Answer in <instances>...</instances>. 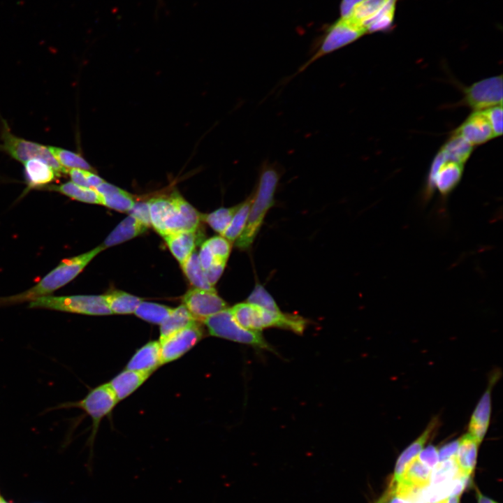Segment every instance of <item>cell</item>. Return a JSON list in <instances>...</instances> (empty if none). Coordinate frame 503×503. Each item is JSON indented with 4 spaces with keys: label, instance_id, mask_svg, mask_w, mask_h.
<instances>
[{
    "label": "cell",
    "instance_id": "cell-1",
    "mask_svg": "<svg viewBox=\"0 0 503 503\" xmlns=\"http://www.w3.org/2000/svg\"><path fill=\"white\" fill-rule=\"evenodd\" d=\"M151 226L162 237L182 231H196L201 214L177 193L148 201Z\"/></svg>",
    "mask_w": 503,
    "mask_h": 503
},
{
    "label": "cell",
    "instance_id": "cell-2",
    "mask_svg": "<svg viewBox=\"0 0 503 503\" xmlns=\"http://www.w3.org/2000/svg\"><path fill=\"white\" fill-rule=\"evenodd\" d=\"M281 177L279 168L273 163H265L261 168L256 194L250 207L245 227L235 240V246L248 249L258 234L268 210L274 204L275 194Z\"/></svg>",
    "mask_w": 503,
    "mask_h": 503
},
{
    "label": "cell",
    "instance_id": "cell-3",
    "mask_svg": "<svg viewBox=\"0 0 503 503\" xmlns=\"http://www.w3.org/2000/svg\"><path fill=\"white\" fill-rule=\"evenodd\" d=\"M103 249L100 245L85 254L64 260L34 286L20 294L0 298V304L31 301L48 296L73 280Z\"/></svg>",
    "mask_w": 503,
    "mask_h": 503
},
{
    "label": "cell",
    "instance_id": "cell-4",
    "mask_svg": "<svg viewBox=\"0 0 503 503\" xmlns=\"http://www.w3.org/2000/svg\"><path fill=\"white\" fill-rule=\"evenodd\" d=\"M230 309L236 321L251 330L276 327L301 334L307 324L305 319L297 314L272 312L247 302L236 304Z\"/></svg>",
    "mask_w": 503,
    "mask_h": 503
},
{
    "label": "cell",
    "instance_id": "cell-5",
    "mask_svg": "<svg viewBox=\"0 0 503 503\" xmlns=\"http://www.w3.org/2000/svg\"><path fill=\"white\" fill-rule=\"evenodd\" d=\"M203 323L212 336L251 345L258 349L274 351L261 331L251 330L240 326L229 308L209 316Z\"/></svg>",
    "mask_w": 503,
    "mask_h": 503
},
{
    "label": "cell",
    "instance_id": "cell-6",
    "mask_svg": "<svg viewBox=\"0 0 503 503\" xmlns=\"http://www.w3.org/2000/svg\"><path fill=\"white\" fill-rule=\"evenodd\" d=\"M1 139L2 143L0 144V151L5 152L13 159L22 163L32 159H38L48 164L59 175L60 173H66L67 169L64 168L57 162L49 150L48 146L15 136L3 119H2Z\"/></svg>",
    "mask_w": 503,
    "mask_h": 503
},
{
    "label": "cell",
    "instance_id": "cell-7",
    "mask_svg": "<svg viewBox=\"0 0 503 503\" xmlns=\"http://www.w3.org/2000/svg\"><path fill=\"white\" fill-rule=\"evenodd\" d=\"M29 307L87 315L112 314L107 305L104 296H45L30 301Z\"/></svg>",
    "mask_w": 503,
    "mask_h": 503
},
{
    "label": "cell",
    "instance_id": "cell-8",
    "mask_svg": "<svg viewBox=\"0 0 503 503\" xmlns=\"http://www.w3.org/2000/svg\"><path fill=\"white\" fill-rule=\"evenodd\" d=\"M365 34L367 33L363 27L349 19L340 18L327 29L319 48L300 67L298 73L321 57L354 42Z\"/></svg>",
    "mask_w": 503,
    "mask_h": 503
},
{
    "label": "cell",
    "instance_id": "cell-9",
    "mask_svg": "<svg viewBox=\"0 0 503 503\" xmlns=\"http://www.w3.org/2000/svg\"><path fill=\"white\" fill-rule=\"evenodd\" d=\"M117 402L118 400L108 384H105L91 390L83 399L77 402L61 404L57 408H79L90 416L92 420L90 437L92 443L101 419L111 412Z\"/></svg>",
    "mask_w": 503,
    "mask_h": 503
},
{
    "label": "cell",
    "instance_id": "cell-10",
    "mask_svg": "<svg viewBox=\"0 0 503 503\" xmlns=\"http://www.w3.org/2000/svg\"><path fill=\"white\" fill-rule=\"evenodd\" d=\"M462 102L474 111L502 105V75L485 78L465 88Z\"/></svg>",
    "mask_w": 503,
    "mask_h": 503
},
{
    "label": "cell",
    "instance_id": "cell-11",
    "mask_svg": "<svg viewBox=\"0 0 503 503\" xmlns=\"http://www.w3.org/2000/svg\"><path fill=\"white\" fill-rule=\"evenodd\" d=\"M203 337L197 322L160 340L161 364L173 361L191 349Z\"/></svg>",
    "mask_w": 503,
    "mask_h": 503
},
{
    "label": "cell",
    "instance_id": "cell-12",
    "mask_svg": "<svg viewBox=\"0 0 503 503\" xmlns=\"http://www.w3.org/2000/svg\"><path fill=\"white\" fill-rule=\"evenodd\" d=\"M183 302L196 321L203 322L209 316L227 308L226 302L215 289H191L184 296Z\"/></svg>",
    "mask_w": 503,
    "mask_h": 503
},
{
    "label": "cell",
    "instance_id": "cell-13",
    "mask_svg": "<svg viewBox=\"0 0 503 503\" xmlns=\"http://www.w3.org/2000/svg\"><path fill=\"white\" fill-rule=\"evenodd\" d=\"M472 145H480L494 138L483 110L474 111L454 131Z\"/></svg>",
    "mask_w": 503,
    "mask_h": 503
},
{
    "label": "cell",
    "instance_id": "cell-14",
    "mask_svg": "<svg viewBox=\"0 0 503 503\" xmlns=\"http://www.w3.org/2000/svg\"><path fill=\"white\" fill-rule=\"evenodd\" d=\"M497 374L492 377L489 386L476 405L469 425V433L479 443L483 440L489 425L491 412V388Z\"/></svg>",
    "mask_w": 503,
    "mask_h": 503
},
{
    "label": "cell",
    "instance_id": "cell-15",
    "mask_svg": "<svg viewBox=\"0 0 503 503\" xmlns=\"http://www.w3.org/2000/svg\"><path fill=\"white\" fill-rule=\"evenodd\" d=\"M463 170V164L451 161L442 163L433 179L434 191H437L441 198L446 200L460 183Z\"/></svg>",
    "mask_w": 503,
    "mask_h": 503
},
{
    "label": "cell",
    "instance_id": "cell-16",
    "mask_svg": "<svg viewBox=\"0 0 503 503\" xmlns=\"http://www.w3.org/2000/svg\"><path fill=\"white\" fill-rule=\"evenodd\" d=\"M161 365L159 342L152 341L143 346L134 353L126 369L151 374Z\"/></svg>",
    "mask_w": 503,
    "mask_h": 503
},
{
    "label": "cell",
    "instance_id": "cell-17",
    "mask_svg": "<svg viewBox=\"0 0 503 503\" xmlns=\"http://www.w3.org/2000/svg\"><path fill=\"white\" fill-rule=\"evenodd\" d=\"M150 375L147 373L126 369L115 377L108 385L119 402L139 388Z\"/></svg>",
    "mask_w": 503,
    "mask_h": 503
},
{
    "label": "cell",
    "instance_id": "cell-18",
    "mask_svg": "<svg viewBox=\"0 0 503 503\" xmlns=\"http://www.w3.org/2000/svg\"><path fill=\"white\" fill-rule=\"evenodd\" d=\"M94 189L102 197L103 205L113 210L128 212L135 203L130 194L105 181Z\"/></svg>",
    "mask_w": 503,
    "mask_h": 503
},
{
    "label": "cell",
    "instance_id": "cell-19",
    "mask_svg": "<svg viewBox=\"0 0 503 503\" xmlns=\"http://www.w3.org/2000/svg\"><path fill=\"white\" fill-rule=\"evenodd\" d=\"M436 425L437 419L432 420L420 437L413 442L400 454L396 462L393 479L391 483H395L401 479L407 465L418 456L423 449L425 444L429 439Z\"/></svg>",
    "mask_w": 503,
    "mask_h": 503
},
{
    "label": "cell",
    "instance_id": "cell-20",
    "mask_svg": "<svg viewBox=\"0 0 503 503\" xmlns=\"http://www.w3.org/2000/svg\"><path fill=\"white\" fill-rule=\"evenodd\" d=\"M479 444L469 432L459 439L455 459L462 474L471 476L474 472Z\"/></svg>",
    "mask_w": 503,
    "mask_h": 503
},
{
    "label": "cell",
    "instance_id": "cell-21",
    "mask_svg": "<svg viewBox=\"0 0 503 503\" xmlns=\"http://www.w3.org/2000/svg\"><path fill=\"white\" fill-rule=\"evenodd\" d=\"M173 255L182 265L195 251L196 231H182L163 237Z\"/></svg>",
    "mask_w": 503,
    "mask_h": 503
},
{
    "label": "cell",
    "instance_id": "cell-22",
    "mask_svg": "<svg viewBox=\"0 0 503 503\" xmlns=\"http://www.w3.org/2000/svg\"><path fill=\"white\" fill-rule=\"evenodd\" d=\"M147 228L135 217L129 215L109 234L101 246L105 249L120 244L143 233Z\"/></svg>",
    "mask_w": 503,
    "mask_h": 503
},
{
    "label": "cell",
    "instance_id": "cell-23",
    "mask_svg": "<svg viewBox=\"0 0 503 503\" xmlns=\"http://www.w3.org/2000/svg\"><path fill=\"white\" fill-rule=\"evenodd\" d=\"M28 186L30 188L44 186L52 182L59 175L48 164L38 159L24 163Z\"/></svg>",
    "mask_w": 503,
    "mask_h": 503
},
{
    "label": "cell",
    "instance_id": "cell-24",
    "mask_svg": "<svg viewBox=\"0 0 503 503\" xmlns=\"http://www.w3.org/2000/svg\"><path fill=\"white\" fill-rule=\"evenodd\" d=\"M48 189L78 201L103 205L102 197L94 188L81 187L73 182H67L59 185L50 186Z\"/></svg>",
    "mask_w": 503,
    "mask_h": 503
},
{
    "label": "cell",
    "instance_id": "cell-25",
    "mask_svg": "<svg viewBox=\"0 0 503 503\" xmlns=\"http://www.w3.org/2000/svg\"><path fill=\"white\" fill-rule=\"evenodd\" d=\"M474 146L460 136L453 133L449 140L441 147L446 161H451L461 164L469 158Z\"/></svg>",
    "mask_w": 503,
    "mask_h": 503
},
{
    "label": "cell",
    "instance_id": "cell-26",
    "mask_svg": "<svg viewBox=\"0 0 503 503\" xmlns=\"http://www.w3.org/2000/svg\"><path fill=\"white\" fill-rule=\"evenodd\" d=\"M196 321L184 305L173 309L168 317L161 324L160 340L167 337Z\"/></svg>",
    "mask_w": 503,
    "mask_h": 503
},
{
    "label": "cell",
    "instance_id": "cell-27",
    "mask_svg": "<svg viewBox=\"0 0 503 503\" xmlns=\"http://www.w3.org/2000/svg\"><path fill=\"white\" fill-rule=\"evenodd\" d=\"M112 314H127L134 313L143 301L140 298L124 291H114L104 296Z\"/></svg>",
    "mask_w": 503,
    "mask_h": 503
},
{
    "label": "cell",
    "instance_id": "cell-28",
    "mask_svg": "<svg viewBox=\"0 0 503 503\" xmlns=\"http://www.w3.org/2000/svg\"><path fill=\"white\" fill-rule=\"evenodd\" d=\"M431 470L416 457L407 465L401 479L397 483L416 488H424L430 483Z\"/></svg>",
    "mask_w": 503,
    "mask_h": 503
},
{
    "label": "cell",
    "instance_id": "cell-29",
    "mask_svg": "<svg viewBox=\"0 0 503 503\" xmlns=\"http://www.w3.org/2000/svg\"><path fill=\"white\" fill-rule=\"evenodd\" d=\"M253 195L241 203L239 208L233 215L230 224L222 234L230 242L235 241L242 233L249 215Z\"/></svg>",
    "mask_w": 503,
    "mask_h": 503
},
{
    "label": "cell",
    "instance_id": "cell-30",
    "mask_svg": "<svg viewBox=\"0 0 503 503\" xmlns=\"http://www.w3.org/2000/svg\"><path fill=\"white\" fill-rule=\"evenodd\" d=\"M181 266L184 274L195 288L205 290L214 289L205 277L196 251H194Z\"/></svg>",
    "mask_w": 503,
    "mask_h": 503
},
{
    "label": "cell",
    "instance_id": "cell-31",
    "mask_svg": "<svg viewBox=\"0 0 503 503\" xmlns=\"http://www.w3.org/2000/svg\"><path fill=\"white\" fill-rule=\"evenodd\" d=\"M398 1L389 0L379 13L363 26L366 33L385 31L391 29Z\"/></svg>",
    "mask_w": 503,
    "mask_h": 503
},
{
    "label": "cell",
    "instance_id": "cell-32",
    "mask_svg": "<svg viewBox=\"0 0 503 503\" xmlns=\"http://www.w3.org/2000/svg\"><path fill=\"white\" fill-rule=\"evenodd\" d=\"M172 310V308L163 305L142 301L134 314L147 322L161 325L168 317Z\"/></svg>",
    "mask_w": 503,
    "mask_h": 503
},
{
    "label": "cell",
    "instance_id": "cell-33",
    "mask_svg": "<svg viewBox=\"0 0 503 503\" xmlns=\"http://www.w3.org/2000/svg\"><path fill=\"white\" fill-rule=\"evenodd\" d=\"M48 148L57 162L65 169L94 170L91 165L78 153L54 146H48Z\"/></svg>",
    "mask_w": 503,
    "mask_h": 503
},
{
    "label": "cell",
    "instance_id": "cell-34",
    "mask_svg": "<svg viewBox=\"0 0 503 503\" xmlns=\"http://www.w3.org/2000/svg\"><path fill=\"white\" fill-rule=\"evenodd\" d=\"M388 1L365 0L354 8L348 19L363 27L368 21L379 13Z\"/></svg>",
    "mask_w": 503,
    "mask_h": 503
},
{
    "label": "cell",
    "instance_id": "cell-35",
    "mask_svg": "<svg viewBox=\"0 0 503 503\" xmlns=\"http://www.w3.org/2000/svg\"><path fill=\"white\" fill-rule=\"evenodd\" d=\"M240 205V203L231 207H221L210 214H201V219L207 222L212 229L222 235L239 208Z\"/></svg>",
    "mask_w": 503,
    "mask_h": 503
},
{
    "label": "cell",
    "instance_id": "cell-36",
    "mask_svg": "<svg viewBox=\"0 0 503 503\" xmlns=\"http://www.w3.org/2000/svg\"><path fill=\"white\" fill-rule=\"evenodd\" d=\"M461 473L455 457L437 463L431 470L430 483L435 485L448 482Z\"/></svg>",
    "mask_w": 503,
    "mask_h": 503
},
{
    "label": "cell",
    "instance_id": "cell-37",
    "mask_svg": "<svg viewBox=\"0 0 503 503\" xmlns=\"http://www.w3.org/2000/svg\"><path fill=\"white\" fill-rule=\"evenodd\" d=\"M247 302L256 305L272 312H280V309L272 296L262 285L259 284L255 286L252 292L248 297Z\"/></svg>",
    "mask_w": 503,
    "mask_h": 503
},
{
    "label": "cell",
    "instance_id": "cell-38",
    "mask_svg": "<svg viewBox=\"0 0 503 503\" xmlns=\"http://www.w3.org/2000/svg\"><path fill=\"white\" fill-rule=\"evenodd\" d=\"M206 245L211 251L214 260L227 262L231 252V242L222 236H214L206 241Z\"/></svg>",
    "mask_w": 503,
    "mask_h": 503
},
{
    "label": "cell",
    "instance_id": "cell-39",
    "mask_svg": "<svg viewBox=\"0 0 503 503\" xmlns=\"http://www.w3.org/2000/svg\"><path fill=\"white\" fill-rule=\"evenodd\" d=\"M486 115L494 138L502 134V105H495L483 110Z\"/></svg>",
    "mask_w": 503,
    "mask_h": 503
},
{
    "label": "cell",
    "instance_id": "cell-40",
    "mask_svg": "<svg viewBox=\"0 0 503 503\" xmlns=\"http://www.w3.org/2000/svg\"><path fill=\"white\" fill-rule=\"evenodd\" d=\"M128 212L146 226H151L148 202H135Z\"/></svg>",
    "mask_w": 503,
    "mask_h": 503
},
{
    "label": "cell",
    "instance_id": "cell-41",
    "mask_svg": "<svg viewBox=\"0 0 503 503\" xmlns=\"http://www.w3.org/2000/svg\"><path fill=\"white\" fill-rule=\"evenodd\" d=\"M418 459L431 469L438 463V451L435 446H428L423 449L417 456Z\"/></svg>",
    "mask_w": 503,
    "mask_h": 503
},
{
    "label": "cell",
    "instance_id": "cell-42",
    "mask_svg": "<svg viewBox=\"0 0 503 503\" xmlns=\"http://www.w3.org/2000/svg\"><path fill=\"white\" fill-rule=\"evenodd\" d=\"M226 262L214 260L209 268L204 270L205 277L212 286L217 282L221 276Z\"/></svg>",
    "mask_w": 503,
    "mask_h": 503
},
{
    "label": "cell",
    "instance_id": "cell-43",
    "mask_svg": "<svg viewBox=\"0 0 503 503\" xmlns=\"http://www.w3.org/2000/svg\"><path fill=\"white\" fill-rule=\"evenodd\" d=\"M459 444V439L450 442L442 446L438 451L439 462L444 461L455 456Z\"/></svg>",
    "mask_w": 503,
    "mask_h": 503
},
{
    "label": "cell",
    "instance_id": "cell-44",
    "mask_svg": "<svg viewBox=\"0 0 503 503\" xmlns=\"http://www.w3.org/2000/svg\"><path fill=\"white\" fill-rule=\"evenodd\" d=\"M88 170H85L78 168L67 169L66 173H68L71 179V182L73 183L85 187H89L87 173Z\"/></svg>",
    "mask_w": 503,
    "mask_h": 503
},
{
    "label": "cell",
    "instance_id": "cell-45",
    "mask_svg": "<svg viewBox=\"0 0 503 503\" xmlns=\"http://www.w3.org/2000/svg\"><path fill=\"white\" fill-rule=\"evenodd\" d=\"M198 258L201 265L204 270L209 268L214 261L211 251L205 242L201 245V250L198 254Z\"/></svg>",
    "mask_w": 503,
    "mask_h": 503
},
{
    "label": "cell",
    "instance_id": "cell-46",
    "mask_svg": "<svg viewBox=\"0 0 503 503\" xmlns=\"http://www.w3.org/2000/svg\"><path fill=\"white\" fill-rule=\"evenodd\" d=\"M363 1L365 0H341L340 18H349L354 8Z\"/></svg>",
    "mask_w": 503,
    "mask_h": 503
},
{
    "label": "cell",
    "instance_id": "cell-47",
    "mask_svg": "<svg viewBox=\"0 0 503 503\" xmlns=\"http://www.w3.org/2000/svg\"><path fill=\"white\" fill-rule=\"evenodd\" d=\"M87 180L89 187L95 188L96 186L104 182V180L96 174L87 171Z\"/></svg>",
    "mask_w": 503,
    "mask_h": 503
},
{
    "label": "cell",
    "instance_id": "cell-48",
    "mask_svg": "<svg viewBox=\"0 0 503 503\" xmlns=\"http://www.w3.org/2000/svg\"><path fill=\"white\" fill-rule=\"evenodd\" d=\"M394 495L393 486L391 484L386 491L375 503H386Z\"/></svg>",
    "mask_w": 503,
    "mask_h": 503
},
{
    "label": "cell",
    "instance_id": "cell-49",
    "mask_svg": "<svg viewBox=\"0 0 503 503\" xmlns=\"http://www.w3.org/2000/svg\"><path fill=\"white\" fill-rule=\"evenodd\" d=\"M390 503H425L421 500H411L395 496L393 497Z\"/></svg>",
    "mask_w": 503,
    "mask_h": 503
},
{
    "label": "cell",
    "instance_id": "cell-50",
    "mask_svg": "<svg viewBox=\"0 0 503 503\" xmlns=\"http://www.w3.org/2000/svg\"><path fill=\"white\" fill-rule=\"evenodd\" d=\"M476 498H477L478 503H497L496 502L493 501V500L483 495L479 490H477V492H476Z\"/></svg>",
    "mask_w": 503,
    "mask_h": 503
},
{
    "label": "cell",
    "instance_id": "cell-51",
    "mask_svg": "<svg viewBox=\"0 0 503 503\" xmlns=\"http://www.w3.org/2000/svg\"><path fill=\"white\" fill-rule=\"evenodd\" d=\"M460 496H450L435 503H459Z\"/></svg>",
    "mask_w": 503,
    "mask_h": 503
},
{
    "label": "cell",
    "instance_id": "cell-52",
    "mask_svg": "<svg viewBox=\"0 0 503 503\" xmlns=\"http://www.w3.org/2000/svg\"><path fill=\"white\" fill-rule=\"evenodd\" d=\"M3 500V499L0 495V503Z\"/></svg>",
    "mask_w": 503,
    "mask_h": 503
},
{
    "label": "cell",
    "instance_id": "cell-53",
    "mask_svg": "<svg viewBox=\"0 0 503 503\" xmlns=\"http://www.w3.org/2000/svg\"><path fill=\"white\" fill-rule=\"evenodd\" d=\"M1 503H8V502H5L4 500H3Z\"/></svg>",
    "mask_w": 503,
    "mask_h": 503
}]
</instances>
